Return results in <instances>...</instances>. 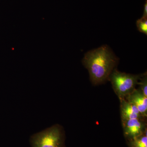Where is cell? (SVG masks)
Instances as JSON below:
<instances>
[{
  "label": "cell",
  "instance_id": "obj_1",
  "mask_svg": "<svg viewBox=\"0 0 147 147\" xmlns=\"http://www.w3.org/2000/svg\"><path fill=\"white\" fill-rule=\"evenodd\" d=\"M118 60L110 48L103 45L86 53L83 63L88 70L92 84L98 85L109 79Z\"/></svg>",
  "mask_w": 147,
  "mask_h": 147
},
{
  "label": "cell",
  "instance_id": "obj_2",
  "mask_svg": "<svg viewBox=\"0 0 147 147\" xmlns=\"http://www.w3.org/2000/svg\"><path fill=\"white\" fill-rule=\"evenodd\" d=\"M142 75H134L121 72L115 69L109 79L113 90L119 99H123L135 89Z\"/></svg>",
  "mask_w": 147,
  "mask_h": 147
},
{
  "label": "cell",
  "instance_id": "obj_3",
  "mask_svg": "<svg viewBox=\"0 0 147 147\" xmlns=\"http://www.w3.org/2000/svg\"><path fill=\"white\" fill-rule=\"evenodd\" d=\"M64 137L62 128L56 124L32 135V147H64Z\"/></svg>",
  "mask_w": 147,
  "mask_h": 147
},
{
  "label": "cell",
  "instance_id": "obj_4",
  "mask_svg": "<svg viewBox=\"0 0 147 147\" xmlns=\"http://www.w3.org/2000/svg\"><path fill=\"white\" fill-rule=\"evenodd\" d=\"M144 119H133L122 121L123 132L129 141L141 136L147 131Z\"/></svg>",
  "mask_w": 147,
  "mask_h": 147
},
{
  "label": "cell",
  "instance_id": "obj_5",
  "mask_svg": "<svg viewBox=\"0 0 147 147\" xmlns=\"http://www.w3.org/2000/svg\"><path fill=\"white\" fill-rule=\"evenodd\" d=\"M125 99L137 107L144 118L147 116V97L140 89H136L128 94Z\"/></svg>",
  "mask_w": 147,
  "mask_h": 147
},
{
  "label": "cell",
  "instance_id": "obj_6",
  "mask_svg": "<svg viewBox=\"0 0 147 147\" xmlns=\"http://www.w3.org/2000/svg\"><path fill=\"white\" fill-rule=\"evenodd\" d=\"M120 113L121 121L133 119H144L136 106L125 98L120 99Z\"/></svg>",
  "mask_w": 147,
  "mask_h": 147
},
{
  "label": "cell",
  "instance_id": "obj_7",
  "mask_svg": "<svg viewBox=\"0 0 147 147\" xmlns=\"http://www.w3.org/2000/svg\"><path fill=\"white\" fill-rule=\"evenodd\" d=\"M130 147H147V131L139 137L129 140Z\"/></svg>",
  "mask_w": 147,
  "mask_h": 147
},
{
  "label": "cell",
  "instance_id": "obj_8",
  "mask_svg": "<svg viewBox=\"0 0 147 147\" xmlns=\"http://www.w3.org/2000/svg\"><path fill=\"white\" fill-rule=\"evenodd\" d=\"M140 82H138L140 90L142 91L145 96L147 97V77L146 73L142 74L140 78Z\"/></svg>",
  "mask_w": 147,
  "mask_h": 147
},
{
  "label": "cell",
  "instance_id": "obj_9",
  "mask_svg": "<svg viewBox=\"0 0 147 147\" xmlns=\"http://www.w3.org/2000/svg\"><path fill=\"white\" fill-rule=\"evenodd\" d=\"M137 26L138 30L144 34H147V18H142L138 19L137 21Z\"/></svg>",
  "mask_w": 147,
  "mask_h": 147
},
{
  "label": "cell",
  "instance_id": "obj_10",
  "mask_svg": "<svg viewBox=\"0 0 147 147\" xmlns=\"http://www.w3.org/2000/svg\"><path fill=\"white\" fill-rule=\"evenodd\" d=\"M147 2L144 5V13L142 18H147Z\"/></svg>",
  "mask_w": 147,
  "mask_h": 147
}]
</instances>
